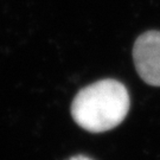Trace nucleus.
Segmentation results:
<instances>
[{"mask_svg": "<svg viewBox=\"0 0 160 160\" xmlns=\"http://www.w3.org/2000/svg\"><path fill=\"white\" fill-rule=\"evenodd\" d=\"M131 107L127 88L112 78L82 88L71 103V116L84 131L103 133L118 127Z\"/></svg>", "mask_w": 160, "mask_h": 160, "instance_id": "nucleus-1", "label": "nucleus"}, {"mask_svg": "<svg viewBox=\"0 0 160 160\" xmlns=\"http://www.w3.org/2000/svg\"><path fill=\"white\" fill-rule=\"evenodd\" d=\"M68 160H92V159L88 158V157H84V155H75V157H71Z\"/></svg>", "mask_w": 160, "mask_h": 160, "instance_id": "nucleus-3", "label": "nucleus"}, {"mask_svg": "<svg viewBox=\"0 0 160 160\" xmlns=\"http://www.w3.org/2000/svg\"><path fill=\"white\" fill-rule=\"evenodd\" d=\"M133 61L145 83L160 87V31L152 30L138 37L133 46Z\"/></svg>", "mask_w": 160, "mask_h": 160, "instance_id": "nucleus-2", "label": "nucleus"}]
</instances>
